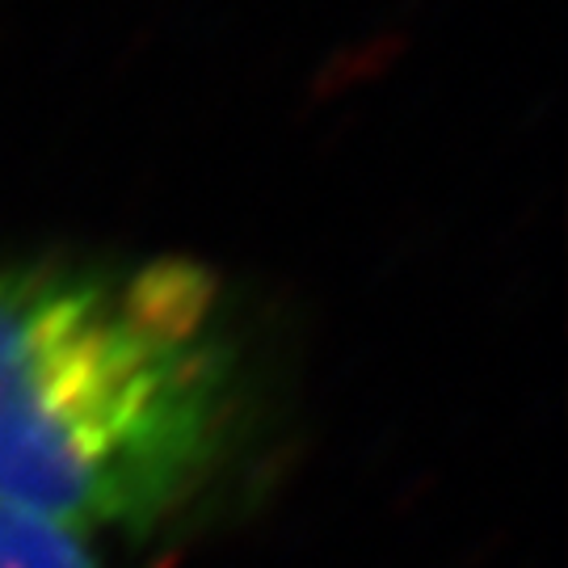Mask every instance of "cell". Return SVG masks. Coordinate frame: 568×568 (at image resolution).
<instances>
[{"label": "cell", "instance_id": "7a4b0ae2", "mask_svg": "<svg viewBox=\"0 0 568 568\" xmlns=\"http://www.w3.org/2000/svg\"><path fill=\"white\" fill-rule=\"evenodd\" d=\"M0 568H102V560L81 530L0 506Z\"/></svg>", "mask_w": 568, "mask_h": 568}, {"label": "cell", "instance_id": "6da1fadb", "mask_svg": "<svg viewBox=\"0 0 568 568\" xmlns=\"http://www.w3.org/2000/svg\"><path fill=\"white\" fill-rule=\"evenodd\" d=\"M227 387L199 265L0 274V506L89 539L156 527L215 464Z\"/></svg>", "mask_w": 568, "mask_h": 568}]
</instances>
